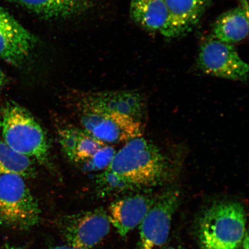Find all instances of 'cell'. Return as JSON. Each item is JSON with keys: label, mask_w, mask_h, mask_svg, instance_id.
I'll use <instances>...</instances> for the list:
<instances>
[{"label": "cell", "mask_w": 249, "mask_h": 249, "mask_svg": "<svg viewBox=\"0 0 249 249\" xmlns=\"http://www.w3.org/2000/svg\"><path fill=\"white\" fill-rule=\"evenodd\" d=\"M0 249H23L21 248L12 245L6 244L2 247Z\"/></svg>", "instance_id": "obj_22"}, {"label": "cell", "mask_w": 249, "mask_h": 249, "mask_svg": "<svg viewBox=\"0 0 249 249\" xmlns=\"http://www.w3.org/2000/svg\"><path fill=\"white\" fill-rule=\"evenodd\" d=\"M248 34L249 15L239 7L220 15L213 26V38L230 44L242 41Z\"/></svg>", "instance_id": "obj_15"}, {"label": "cell", "mask_w": 249, "mask_h": 249, "mask_svg": "<svg viewBox=\"0 0 249 249\" xmlns=\"http://www.w3.org/2000/svg\"><path fill=\"white\" fill-rule=\"evenodd\" d=\"M167 19L161 35L174 38L191 31L201 19L213 0H164Z\"/></svg>", "instance_id": "obj_12"}, {"label": "cell", "mask_w": 249, "mask_h": 249, "mask_svg": "<svg viewBox=\"0 0 249 249\" xmlns=\"http://www.w3.org/2000/svg\"><path fill=\"white\" fill-rule=\"evenodd\" d=\"M176 165L154 143L139 137L116 152L106 169L136 188H149L170 180Z\"/></svg>", "instance_id": "obj_1"}, {"label": "cell", "mask_w": 249, "mask_h": 249, "mask_svg": "<svg viewBox=\"0 0 249 249\" xmlns=\"http://www.w3.org/2000/svg\"><path fill=\"white\" fill-rule=\"evenodd\" d=\"M23 177L17 174L0 176V226L27 230L37 225L40 210Z\"/></svg>", "instance_id": "obj_4"}, {"label": "cell", "mask_w": 249, "mask_h": 249, "mask_svg": "<svg viewBox=\"0 0 249 249\" xmlns=\"http://www.w3.org/2000/svg\"><path fill=\"white\" fill-rule=\"evenodd\" d=\"M155 199L153 196L137 194L114 201L107 213L110 224L121 236H126L141 224Z\"/></svg>", "instance_id": "obj_13"}, {"label": "cell", "mask_w": 249, "mask_h": 249, "mask_svg": "<svg viewBox=\"0 0 249 249\" xmlns=\"http://www.w3.org/2000/svg\"><path fill=\"white\" fill-rule=\"evenodd\" d=\"M247 213L240 202L221 201L207 208L199 219L200 249H240L248 232Z\"/></svg>", "instance_id": "obj_2"}, {"label": "cell", "mask_w": 249, "mask_h": 249, "mask_svg": "<svg viewBox=\"0 0 249 249\" xmlns=\"http://www.w3.org/2000/svg\"><path fill=\"white\" fill-rule=\"evenodd\" d=\"M7 174L33 178L36 175V167L31 158L15 151L0 139V176Z\"/></svg>", "instance_id": "obj_17"}, {"label": "cell", "mask_w": 249, "mask_h": 249, "mask_svg": "<svg viewBox=\"0 0 249 249\" xmlns=\"http://www.w3.org/2000/svg\"><path fill=\"white\" fill-rule=\"evenodd\" d=\"M58 137L68 160L84 171L105 170L116 153L111 146L93 138L83 129L64 127L59 130Z\"/></svg>", "instance_id": "obj_5"}, {"label": "cell", "mask_w": 249, "mask_h": 249, "mask_svg": "<svg viewBox=\"0 0 249 249\" xmlns=\"http://www.w3.org/2000/svg\"><path fill=\"white\" fill-rule=\"evenodd\" d=\"M78 100L79 108L117 112L142 123L145 114L144 98L138 91H115L83 93Z\"/></svg>", "instance_id": "obj_11"}, {"label": "cell", "mask_w": 249, "mask_h": 249, "mask_svg": "<svg viewBox=\"0 0 249 249\" xmlns=\"http://www.w3.org/2000/svg\"><path fill=\"white\" fill-rule=\"evenodd\" d=\"M8 82V79L7 76L0 70V93H1L2 90L4 89L6 85H7Z\"/></svg>", "instance_id": "obj_18"}, {"label": "cell", "mask_w": 249, "mask_h": 249, "mask_svg": "<svg viewBox=\"0 0 249 249\" xmlns=\"http://www.w3.org/2000/svg\"><path fill=\"white\" fill-rule=\"evenodd\" d=\"M240 249H249V235L248 232L246 234L244 241H243Z\"/></svg>", "instance_id": "obj_20"}, {"label": "cell", "mask_w": 249, "mask_h": 249, "mask_svg": "<svg viewBox=\"0 0 249 249\" xmlns=\"http://www.w3.org/2000/svg\"><path fill=\"white\" fill-rule=\"evenodd\" d=\"M19 5L45 18H66L79 14L91 5L92 0H1Z\"/></svg>", "instance_id": "obj_14"}, {"label": "cell", "mask_w": 249, "mask_h": 249, "mask_svg": "<svg viewBox=\"0 0 249 249\" xmlns=\"http://www.w3.org/2000/svg\"><path fill=\"white\" fill-rule=\"evenodd\" d=\"M130 16L145 30L160 33L167 19L166 2L164 0H131Z\"/></svg>", "instance_id": "obj_16"}, {"label": "cell", "mask_w": 249, "mask_h": 249, "mask_svg": "<svg viewBox=\"0 0 249 249\" xmlns=\"http://www.w3.org/2000/svg\"><path fill=\"white\" fill-rule=\"evenodd\" d=\"M49 249H82L74 248L72 247H71V246H70V245H67V246H57V247H53Z\"/></svg>", "instance_id": "obj_21"}, {"label": "cell", "mask_w": 249, "mask_h": 249, "mask_svg": "<svg viewBox=\"0 0 249 249\" xmlns=\"http://www.w3.org/2000/svg\"><path fill=\"white\" fill-rule=\"evenodd\" d=\"M108 214L102 209H96L65 217L60 230L68 245L89 249L100 243L110 230Z\"/></svg>", "instance_id": "obj_9"}, {"label": "cell", "mask_w": 249, "mask_h": 249, "mask_svg": "<svg viewBox=\"0 0 249 249\" xmlns=\"http://www.w3.org/2000/svg\"><path fill=\"white\" fill-rule=\"evenodd\" d=\"M36 42L33 34L0 7V60L20 67L29 58Z\"/></svg>", "instance_id": "obj_10"}, {"label": "cell", "mask_w": 249, "mask_h": 249, "mask_svg": "<svg viewBox=\"0 0 249 249\" xmlns=\"http://www.w3.org/2000/svg\"><path fill=\"white\" fill-rule=\"evenodd\" d=\"M197 62L199 69L208 75L242 82L248 79L249 65L234 46L213 37L202 43Z\"/></svg>", "instance_id": "obj_8"}, {"label": "cell", "mask_w": 249, "mask_h": 249, "mask_svg": "<svg viewBox=\"0 0 249 249\" xmlns=\"http://www.w3.org/2000/svg\"><path fill=\"white\" fill-rule=\"evenodd\" d=\"M163 249H183V248L181 247H180V246L166 245V247H165Z\"/></svg>", "instance_id": "obj_23"}, {"label": "cell", "mask_w": 249, "mask_h": 249, "mask_svg": "<svg viewBox=\"0 0 249 249\" xmlns=\"http://www.w3.org/2000/svg\"><path fill=\"white\" fill-rule=\"evenodd\" d=\"M79 110L83 129L106 144L126 143L142 135V123L127 115L87 108Z\"/></svg>", "instance_id": "obj_7"}, {"label": "cell", "mask_w": 249, "mask_h": 249, "mask_svg": "<svg viewBox=\"0 0 249 249\" xmlns=\"http://www.w3.org/2000/svg\"><path fill=\"white\" fill-rule=\"evenodd\" d=\"M0 133L6 144L21 154L51 167L44 130L29 111L14 101L0 107Z\"/></svg>", "instance_id": "obj_3"}, {"label": "cell", "mask_w": 249, "mask_h": 249, "mask_svg": "<svg viewBox=\"0 0 249 249\" xmlns=\"http://www.w3.org/2000/svg\"><path fill=\"white\" fill-rule=\"evenodd\" d=\"M240 1V6L239 7L244 10L246 14L249 15V4L247 0H239Z\"/></svg>", "instance_id": "obj_19"}, {"label": "cell", "mask_w": 249, "mask_h": 249, "mask_svg": "<svg viewBox=\"0 0 249 249\" xmlns=\"http://www.w3.org/2000/svg\"><path fill=\"white\" fill-rule=\"evenodd\" d=\"M180 201L178 190H167L156 196L139 225V249H163L166 247Z\"/></svg>", "instance_id": "obj_6"}]
</instances>
